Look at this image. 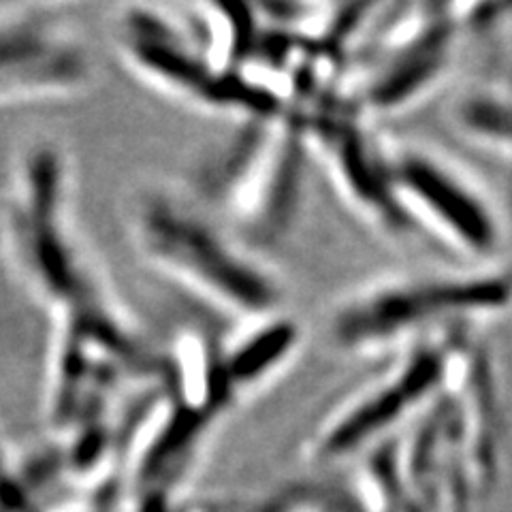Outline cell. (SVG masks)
Here are the masks:
<instances>
[{"instance_id": "6da1fadb", "label": "cell", "mask_w": 512, "mask_h": 512, "mask_svg": "<svg viewBox=\"0 0 512 512\" xmlns=\"http://www.w3.org/2000/svg\"><path fill=\"white\" fill-rule=\"evenodd\" d=\"M0 237L26 291L50 312L54 335L84 342L135 370L150 365L77 227L69 154L58 143L39 139L22 150L0 212Z\"/></svg>"}, {"instance_id": "7a4b0ae2", "label": "cell", "mask_w": 512, "mask_h": 512, "mask_svg": "<svg viewBox=\"0 0 512 512\" xmlns=\"http://www.w3.org/2000/svg\"><path fill=\"white\" fill-rule=\"evenodd\" d=\"M126 229L158 276L210 310L252 323L284 312L286 295L263 259L186 186L141 184L126 205Z\"/></svg>"}, {"instance_id": "3957f363", "label": "cell", "mask_w": 512, "mask_h": 512, "mask_svg": "<svg viewBox=\"0 0 512 512\" xmlns=\"http://www.w3.org/2000/svg\"><path fill=\"white\" fill-rule=\"evenodd\" d=\"M512 310V261L408 271L365 282L329 314L327 338L350 359L387 361Z\"/></svg>"}, {"instance_id": "277c9868", "label": "cell", "mask_w": 512, "mask_h": 512, "mask_svg": "<svg viewBox=\"0 0 512 512\" xmlns=\"http://www.w3.org/2000/svg\"><path fill=\"white\" fill-rule=\"evenodd\" d=\"M308 146L297 118L244 120L203 156L190 195L265 256L293 233L306 197Z\"/></svg>"}, {"instance_id": "5b68a950", "label": "cell", "mask_w": 512, "mask_h": 512, "mask_svg": "<svg viewBox=\"0 0 512 512\" xmlns=\"http://www.w3.org/2000/svg\"><path fill=\"white\" fill-rule=\"evenodd\" d=\"M361 41L342 99L367 122L406 114L431 99L453 71L459 24L451 5H402Z\"/></svg>"}, {"instance_id": "8992f818", "label": "cell", "mask_w": 512, "mask_h": 512, "mask_svg": "<svg viewBox=\"0 0 512 512\" xmlns=\"http://www.w3.org/2000/svg\"><path fill=\"white\" fill-rule=\"evenodd\" d=\"M116 52L143 84L201 111L244 120H278L286 111L244 77L220 75L184 20L165 7L131 5L114 18Z\"/></svg>"}, {"instance_id": "52a82bcc", "label": "cell", "mask_w": 512, "mask_h": 512, "mask_svg": "<svg viewBox=\"0 0 512 512\" xmlns=\"http://www.w3.org/2000/svg\"><path fill=\"white\" fill-rule=\"evenodd\" d=\"M387 156L399 210L412 231L459 256L461 265L502 261V220L455 160L421 143H387Z\"/></svg>"}, {"instance_id": "ba28073f", "label": "cell", "mask_w": 512, "mask_h": 512, "mask_svg": "<svg viewBox=\"0 0 512 512\" xmlns=\"http://www.w3.org/2000/svg\"><path fill=\"white\" fill-rule=\"evenodd\" d=\"M94 79L90 47L62 7L0 5V109L71 101Z\"/></svg>"}, {"instance_id": "9c48e42d", "label": "cell", "mask_w": 512, "mask_h": 512, "mask_svg": "<svg viewBox=\"0 0 512 512\" xmlns=\"http://www.w3.org/2000/svg\"><path fill=\"white\" fill-rule=\"evenodd\" d=\"M301 133L310 158L327 171L344 203L382 235L414 233L393 190L387 143L342 94H335L301 116Z\"/></svg>"}, {"instance_id": "30bf717a", "label": "cell", "mask_w": 512, "mask_h": 512, "mask_svg": "<svg viewBox=\"0 0 512 512\" xmlns=\"http://www.w3.org/2000/svg\"><path fill=\"white\" fill-rule=\"evenodd\" d=\"M453 333L425 340L382 361L372 378L352 389L327 414L316 434V453L346 455L406 416L425 412L442 393L446 346Z\"/></svg>"}, {"instance_id": "8fae6325", "label": "cell", "mask_w": 512, "mask_h": 512, "mask_svg": "<svg viewBox=\"0 0 512 512\" xmlns=\"http://www.w3.org/2000/svg\"><path fill=\"white\" fill-rule=\"evenodd\" d=\"M440 395L451 410L459 453L470 459L480 480H489L498 457L502 412L495 361L478 329L457 331L448 340Z\"/></svg>"}, {"instance_id": "7c38bea8", "label": "cell", "mask_w": 512, "mask_h": 512, "mask_svg": "<svg viewBox=\"0 0 512 512\" xmlns=\"http://www.w3.org/2000/svg\"><path fill=\"white\" fill-rule=\"evenodd\" d=\"M299 346L301 327L286 312L239 325L235 338L222 342V367L235 402L274 380Z\"/></svg>"}]
</instances>
